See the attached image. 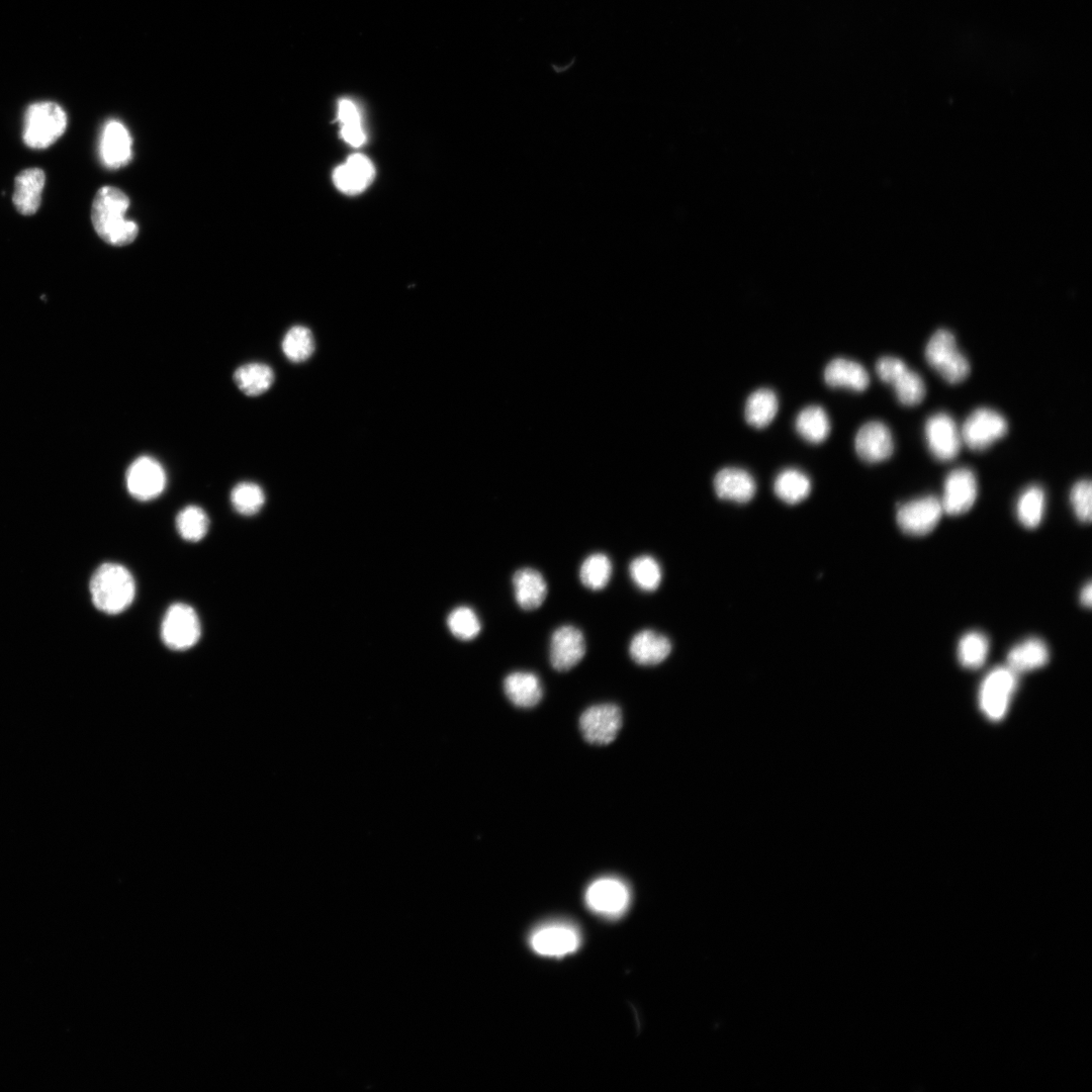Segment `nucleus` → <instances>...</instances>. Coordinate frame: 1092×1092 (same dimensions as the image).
<instances>
[{"mask_svg": "<svg viewBox=\"0 0 1092 1092\" xmlns=\"http://www.w3.org/2000/svg\"><path fill=\"white\" fill-rule=\"evenodd\" d=\"M315 344L311 331L304 326L291 327L283 337L282 351L293 362L306 361L314 352Z\"/></svg>", "mask_w": 1092, "mask_h": 1092, "instance_id": "473e14b6", "label": "nucleus"}, {"mask_svg": "<svg viewBox=\"0 0 1092 1092\" xmlns=\"http://www.w3.org/2000/svg\"><path fill=\"white\" fill-rule=\"evenodd\" d=\"M1080 602H1081V604H1082V605H1083L1084 607H1086V608H1090V607H1091V604H1092V586H1091V582H1090V581H1089V582H1087V583H1086V584H1085V585L1083 586V588L1081 589V593H1080Z\"/></svg>", "mask_w": 1092, "mask_h": 1092, "instance_id": "a19ab883", "label": "nucleus"}, {"mask_svg": "<svg viewBox=\"0 0 1092 1092\" xmlns=\"http://www.w3.org/2000/svg\"><path fill=\"white\" fill-rule=\"evenodd\" d=\"M44 182L46 175L39 168L25 169L16 176L12 201L18 212L23 215L36 212Z\"/></svg>", "mask_w": 1092, "mask_h": 1092, "instance_id": "5701e85b", "label": "nucleus"}, {"mask_svg": "<svg viewBox=\"0 0 1092 1092\" xmlns=\"http://www.w3.org/2000/svg\"><path fill=\"white\" fill-rule=\"evenodd\" d=\"M450 632L460 640L474 639L481 630L477 614L469 607L454 609L447 618Z\"/></svg>", "mask_w": 1092, "mask_h": 1092, "instance_id": "4c0bfd02", "label": "nucleus"}, {"mask_svg": "<svg viewBox=\"0 0 1092 1092\" xmlns=\"http://www.w3.org/2000/svg\"><path fill=\"white\" fill-rule=\"evenodd\" d=\"M90 594L96 609L109 615L119 614L134 600V579L123 565L106 562L93 573Z\"/></svg>", "mask_w": 1092, "mask_h": 1092, "instance_id": "f03ea898", "label": "nucleus"}, {"mask_svg": "<svg viewBox=\"0 0 1092 1092\" xmlns=\"http://www.w3.org/2000/svg\"><path fill=\"white\" fill-rule=\"evenodd\" d=\"M671 652V642L663 634L651 629L637 632L629 644V654L640 665H656L664 661Z\"/></svg>", "mask_w": 1092, "mask_h": 1092, "instance_id": "412c9836", "label": "nucleus"}, {"mask_svg": "<svg viewBox=\"0 0 1092 1092\" xmlns=\"http://www.w3.org/2000/svg\"><path fill=\"white\" fill-rule=\"evenodd\" d=\"M512 582L515 600L521 609L532 611L544 603L548 586L543 574L537 569L532 567L518 569L513 575Z\"/></svg>", "mask_w": 1092, "mask_h": 1092, "instance_id": "4be33fe9", "label": "nucleus"}, {"mask_svg": "<svg viewBox=\"0 0 1092 1092\" xmlns=\"http://www.w3.org/2000/svg\"><path fill=\"white\" fill-rule=\"evenodd\" d=\"M374 174L372 162L364 155L354 154L335 169L333 181L342 192L357 194L372 182Z\"/></svg>", "mask_w": 1092, "mask_h": 1092, "instance_id": "aec40b11", "label": "nucleus"}, {"mask_svg": "<svg viewBox=\"0 0 1092 1092\" xmlns=\"http://www.w3.org/2000/svg\"><path fill=\"white\" fill-rule=\"evenodd\" d=\"M795 427L799 435L810 443L824 441L830 432V422L824 408L810 404L802 408L796 417Z\"/></svg>", "mask_w": 1092, "mask_h": 1092, "instance_id": "c756f323", "label": "nucleus"}, {"mask_svg": "<svg viewBox=\"0 0 1092 1092\" xmlns=\"http://www.w3.org/2000/svg\"><path fill=\"white\" fill-rule=\"evenodd\" d=\"M809 477L797 468H786L778 473L774 481L776 495L786 504L795 505L804 500L810 493Z\"/></svg>", "mask_w": 1092, "mask_h": 1092, "instance_id": "c85d7f7f", "label": "nucleus"}, {"mask_svg": "<svg viewBox=\"0 0 1092 1092\" xmlns=\"http://www.w3.org/2000/svg\"><path fill=\"white\" fill-rule=\"evenodd\" d=\"M533 950L541 956L560 958L574 952L580 944V933L570 923L555 921L537 927L530 935Z\"/></svg>", "mask_w": 1092, "mask_h": 1092, "instance_id": "9b49d317", "label": "nucleus"}, {"mask_svg": "<svg viewBox=\"0 0 1092 1092\" xmlns=\"http://www.w3.org/2000/svg\"><path fill=\"white\" fill-rule=\"evenodd\" d=\"M132 140L123 123L118 120H108L100 134L99 157L103 165L109 169H118L131 159Z\"/></svg>", "mask_w": 1092, "mask_h": 1092, "instance_id": "a211bd4d", "label": "nucleus"}, {"mask_svg": "<svg viewBox=\"0 0 1092 1092\" xmlns=\"http://www.w3.org/2000/svg\"><path fill=\"white\" fill-rule=\"evenodd\" d=\"M629 574L634 584L644 592L657 589L662 579L660 564L647 554L637 556L631 561Z\"/></svg>", "mask_w": 1092, "mask_h": 1092, "instance_id": "f704fd0d", "label": "nucleus"}, {"mask_svg": "<svg viewBox=\"0 0 1092 1092\" xmlns=\"http://www.w3.org/2000/svg\"><path fill=\"white\" fill-rule=\"evenodd\" d=\"M129 199L119 188L101 187L92 203L91 220L97 235L113 246H125L134 241L138 224L126 219Z\"/></svg>", "mask_w": 1092, "mask_h": 1092, "instance_id": "f257e3e1", "label": "nucleus"}, {"mask_svg": "<svg viewBox=\"0 0 1092 1092\" xmlns=\"http://www.w3.org/2000/svg\"><path fill=\"white\" fill-rule=\"evenodd\" d=\"M613 572L610 558L601 552L588 555L579 567V579L581 583L592 589L600 590L607 586Z\"/></svg>", "mask_w": 1092, "mask_h": 1092, "instance_id": "2f4dec72", "label": "nucleus"}, {"mask_svg": "<svg viewBox=\"0 0 1092 1092\" xmlns=\"http://www.w3.org/2000/svg\"><path fill=\"white\" fill-rule=\"evenodd\" d=\"M988 651L989 640L978 631L966 633L958 644L959 661L970 669L981 667L987 658Z\"/></svg>", "mask_w": 1092, "mask_h": 1092, "instance_id": "72a5a7b5", "label": "nucleus"}, {"mask_svg": "<svg viewBox=\"0 0 1092 1092\" xmlns=\"http://www.w3.org/2000/svg\"><path fill=\"white\" fill-rule=\"evenodd\" d=\"M1046 644L1038 638H1028L1013 646L1007 654V666L1016 674L1043 666L1049 661Z\"/></svg>", "mask_w": 1092, "mask_h": 1092, "instance_id": "a878e982", "label": "nucleus"}, {"mask_svg": "<svg viewBox=\"0 0 1092 1092\" xmlns=\"http://www.w3.org/2000/svg\"><path fill=\"white\" fill-rule=\"evenodd\" d=\"M978 494L977 479L967 467H959L948 473L940 499L943 513L958 516L968 512L976 502Z\"/></svg>", "mask_w": 1092, "mask_h": 1092, "instance_id": "2eb2a0df", "label": "nucleus"}, {"mask_svg": "<svg viewBox=\"0 0 1092 1092\" xmlns=\"http://www.w3.org/2000/svg\"><path fill=\"white\" fill-rule=\"evenodd\" d=\"M856 454L866 462L876 463L888 459L894 451L890 429L880 421L864 423L854 438Z\"/></svg>", "mask_w": 1092, "mask_h": 1092, "instance_id": "f3484780", "label": "nucleus"}, {"mask_svg": "<svg viewBox=\"0 0 1092 1092\" xmlns=\"http://www.w3.org/2000/svg\"><path fill=\"white\" fill-rule=\"evenodd\" d=\"M713 485L719 498L738 504L749 502L756 491L752 475L735 466L720 469L714 476Z\"/></svg>", "mask_w": 1092, "mask_h": 1092, "instance_id": "6ab92c4d", "label": "nucleus"}, {"mask_svg": "<svg viewBox=\"0 0 1092 1092\" xmlns=\"http://www.w3.org/2000/svg\"><path fill=\"white\" fill-rule=\"evenodd\" d=\"M234 382L246 395L258 396L271 387L274 382V372L265 363L251 362L236 369Z\"/></svg>", "mask_w": 1092, "mask_h": 1092, "instance_id": "bb28decb", "label": "nucleus"}, {"mask_svg": "<svg viewBox=\"0 0 1092 1092\" xmlns=\"http://www.w3.org/2000/svg\"><path fill=\"white\" fill-rule=\"evenodd\" d=\"M1044 504L1045 495L1040 486L1026 487L1016 503V516L1020 524L1028 529L1036 528L1042 520Z\"/></svg>", "mask_w": 1092, "mask_h": 1092, "instance_id": "7c9ffc66", "label": "nucleus"}, {"mask_svg": "<svg viewBox=\"0 0 1092 1092\" xmlns=\"http://www.w3.org/2000/svg\"><path fill=\"white\" fill-rule=\"evenodd\" d=\"M876 371L884 382L893 385L902 404L913 406L923 400L926 392L923 379L901 359L894 356L881 357L876 363Z\"/></svg>", "mask_w": 1092, "mask_h": 1092, "instance_id": "423d86ee", "label": "nucleus"}, {"mask_svg": "<svg viewBox=\"0 0 1092 1092\" xmlns=\"http://www.w3.org/2000/svg\"><path fill=\"white\" fill-rule=\"evenodd\" d=\"M622 726V713L615 704H599L587 708L579 718L583 738L592 744L606 745L617 737Z\"/></svg>", "mask_w": 1092, "mask_h": 1092, "instance_id": "ddd939ff", "label": "nucleus"}, {"mask_svg": "<svg viewBox=\"0 0 1092 1092\" xmlns=\"http://www.w3.org/2000/svg\"><path fill=\"white\" fill-rule=\"evenodd\" d=\"M176 527L184 540L197 542L206 535L209 528V519L201 508L187 506L177 515Z\"/></svg>", "mask_w": 1092, "mask_h": 1092, "instance_id": "c9c22d12", "label": "nucleus"}, {"mask_svg": "<svg viewBox=\"0 0 1092 1092\" xmlns=\"http://www.w3.org/2000/svg\"><path fill=\"white\" fill-rule=\"evenodd\" d=\"M231 503L239 514L254 516L262 509L265 503V493L260 485L251 481H243L234 486L231 491Z\"/></svg>", "mask_w": 1092, "mask_h": 1092, "instance_id": "e433bc0d", "label": "nucleus"}, {"mask_svg": "<svg viewBox=\"0 0 1092 1092\" xmlns=\"http://www.w3.org/2000/svg\"><path fill=\"white\" fill-rule=\"evenodd\" d=\"M778 406V397L775 391L767 387H759L752 391L746 399L745 420L755 428H763L774 420Z\"/></svg>", "mask_w": 1092, "mask_h": 1092, "instance_id": "cd10ccee", "label": "nucleus"}, {"mask_svg": "<svg viewBox=\"0 0 1092 1092\" xmlns=\"http://www.w3.org/2000/svg\"><path fill=\"white\" fill-rule=\"evenodd\" d=\"M823 375L825 382L832 387L843 386L861 391L870 383L869 373L860 363L842 357L829 361Z\"/></svg>", "mask_w": 1092, "mask_h": 1092, "instance_id": "393cba45", "label": "nucleus"}, {"mask_svg": "<svg viewBox=\"0 0 1092 1092\" xmlns=\"http://www.w3.org/2000/svg\"><path fill=\"white\" fill-rule=\"evenodd\" d=\"M503 687L507 698L518 708H533L543 696L541 680L531 671L518 670L509 673Z\"/></svg>", "mask_w": 1092, "mask_h": 1092, "instance_id": "b1692460", "label": "nucleus"}, {"mask_svg": "<svg viewBox=\"0 0 1092 1092\" xmlns=\"http://www.w3.org/2000/svg\"><path fill=\"white\" fill-rule=\"evenodd\" d=\"M67 114L56 102L30 104L24 115L23 142L31 149H46L66 130Z\"/></svg>", "mask_w": 1092, "mask_h": 1092, "instance_id": "7ed1b4c3", "label": "nucleus"}, {"mask_svg": "<svg viewBox=\"0 0 1092 1092\" xmlns=\"http://www.w3.org/2000/svg\"><path fill=\"white\" fill-rule=\"evenodd\" d=\"M585 650L583 633L573 625H562L551 635L550 663L558 671H567L583 658Z\"/></svg>", "mask_w": 1092, "mask_h": 1092, "instance_id": "dca6fc26", "label": "nucleus"}, {"mask_svg": "<svg viewBox=\"0 0 1092 1092\" xmlns=\"http://www.w3.org/2000/svg\"><path fill=\"white\" fill-rule=\"evenodd\" d=\"M630 899L628 885L613 876L598 878L589 884L584 894L585 903L593 912L612 918L625 912Z\"/></svg>", "mask_w": 1092, "mask_h": 1092, "instance_id": "6e6552de", "label": "nucleus"}, {"mask_svg": "<svg viewBox=\"0 0 1092 1092\" xmlns=\"http://www.w3.org/2000/svg\"><path fill=\"white\" fill-rule=\"evenodd\" d=\"M942 514L940 499L926 495L901 505L897 510L896 521L904 533L923 536L936 527Z\"/></svg>", "mask_w": 1092, "mask_h": 1092, "instance_id": "f8f14e48", "label": "nucleus"}, {"mask_svg": "<svg viewBox=\"0 0 1092 1092\" xmlns=\"http://www.w3.org/2000/svg\"><path fill=\"white\" fill-rule=\"evenodd\" d=\"M341 136L347 144L353 147L362 146L366 140L362 122L342 124Z\"/></svg>", "mask_w": 1092, "mask_h": 1092, "instance_id": "ea45409f", "label": "nucleus"}, {"mask_svg": "<svg viewBox=\"0 0 1092 1092\" xmlns=\"http://www.w3.org/2000/svg\"><path fill=\"white\" fill-rule=\"evenodd\" d=\"M927 363L948 383L964 381L970 373L968 359L958 349L953 335L945 330H937L925 347Z\"/></svg>", "mask_w": 1092, "mask_h": 1092, "instance_id": "20e7f679", "label": "nucleus"}, {"mask_svg": "<svg viewBox=\"0 0 1092 1092\" xmlns=\"http://www.w3.org/2000/svg\"><path fill=\"white\" fill-rule=\"evenodd\" d=\"M1005 418L989 407H979L966 419L962 430V442L970 449L983 451L1006 435Z\"/></svg>", "mask_w": 1092, "mask_h": 1092, "instance_id": "1a4fd4ad", "label": "nucleus"}, {"mask_svg": "<svg viewBox=\"0 0 1092 1092\" xmlns=\"http://www.w3.org/2000/svg\"><path fill=\"white\" fill-rule=\"evenodd\" d=\"M166 482L167 476L162 464L149 455L135 458L126 470L127 491L138 500L156 498L163 492Z\"/></svg>", "mask_w": 1092, "mask_h": 1092, "instance_id": "9d476101", "label": "nucleus"}, {"mask_svg": "<svg viewBox=\"0 0 1092 1092\" xmlns=\"http://www.w3.org/2000/svg\"><path fill=\"white\" fill-rule=\"evenodd\" d=\"M927 447L932 456L939 461H949L961 450V431L954 420L945 413L929 417L924 427Z\"/></svg>", "mask_w": 1092, "mask_h": 1092, "instance_id": "4468645a", "label": "nucleus"}, {"mask_svg": "<svg viewBox=\"0 0 1092 1092\" xmlns=\"http://www.w3.org/2000/svg\"><path fill=\"white\" fill-rule=\"evenodd\" d=\"M1070 502L1077 519L1090 523L1092 518V485L1089 479L1077 481L1070 491Z\"/></svg>", "mask_w": 1092, "mask_h": 1092, "instance_id": "58836bf2", "label": "nucleus"}, {"mask_svg": "<svg viewBox=\"0 0 1092 1092\" xmlns=\"http://www.w3.org/2000/svg\"><path fill=\"white\" fill-rule=\"evenodd\" d=\"M1017 675L1007 665L998 666L986 675L981 684L979 703L988 719L999 721L1004 717L1017 687Z\"/></svg>", "mask_w": 1092, "mask_h": 1092, "instance_id": "0eeeda50", "label": "nucleus"}, {"mask_svg": "<svg viewBox=\"0 0 1092 1092\" xmlns=\"http://www.w3.org/2000/svg\"><path fill=\"white\" fill-rule=\"evenodd\" d=\"M200 635V621L192 607L175 603L167 609L161 625V637L168 648L187 650L197 643Z\"/></svg>", "mask_w": 1092, "mask_h": 1092, "instance_id": "39448f33", "label": "nucleus"}]
</instances>
